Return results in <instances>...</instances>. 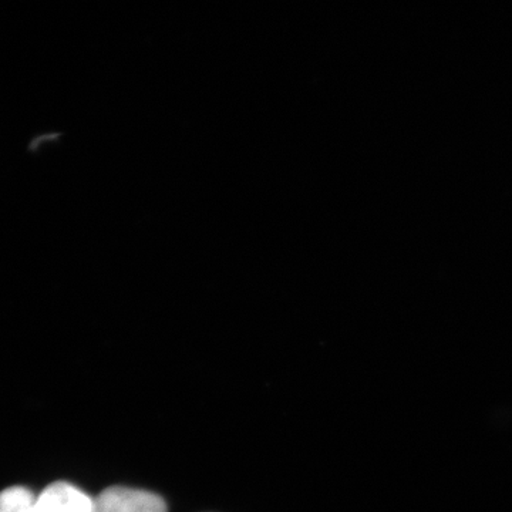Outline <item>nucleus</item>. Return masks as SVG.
I'll return each instance as SVG.
<instances>
[{
    "label": "nucleus",
    "instance_id": "nucleus-1",
    "mask_svg": "<svg viewBox=\"0 0 512 512\" xmlns=\"http://www.w3.org/2000/svg\"><path fill=\"white\" fill-rule=\"evenodd\" d=\"M96 512H167L160 495L128 487H110L94 500Z\"/></svg>",
    "mask_w": 512,
    "mask_h": 512
},
{
    "label": "nucleus",
    "instance_id": "nucleus-3",
    "mask_svg": "<svg viewBox=\"0 0 512 512\" xmlns=\"http://www.w3.org/2000/svg\"><path fill=\"white\" fill-rule=\"evenodd\" d=\"M0 512H37L36 495L26 487H9L0 493Z\"/></svg>",
    "mask_w": 512,
    "mask_h": 512
},
{
    "label": "nucleus",
    "instance_id": "nucleus-2",
    "mask_svg": "<svg viewBox=\"0 0 512 512\" xmlns=\"http://www.w3.org/2000/svg\"><path fill=\"white\" fill-rule=\"evenodd\" d=\"M37 512H96L94 500L73 484H50L36 497Z\"/></svg>",
    "mask_w": 512,
    "mask_h": 512
}]
</instances>
